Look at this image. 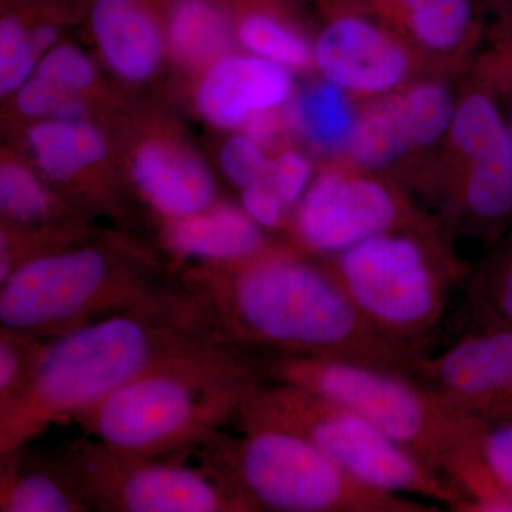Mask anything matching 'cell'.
<instances>
[{"instance_id": "cell-17", "label": "cell", "mask_w": 512, "mask_h": 512, "mask_svg": "<svg viewBox=\"0 0 512 512\" xmlns=\"http://www.w3.org/2000/svg\"><path fill=\"white\" fill-rule=\"evenodd\" d=\"M261 225L239 208L220 205L180 220L164 229L167 247L183 258L202 262H232L264 251Z\"/></svg>"}, {"instance_id": "cell-29", "label": "cell", "mask_w": 512, "mask_h": 512, "mask_svg": "<svg viewBox=\"0 0 512 512\" xmlns=\"http://www.w3.org/2000/svg\"><path fill=\"white\" fill-rule=\"evenodd\" d=\"M483 457L507 510L512 511V419L484 423Z\"/></svg>"}, {"instance_id": "cell-11", "label": "cell", "mask_w": 512, "mask_h": 512, "mask_svg": "<svg viewBox=\"0 0 512 512\" xmlns=\"http://www.w3.org/2000/svg\"><path fill=\"white\" fill-rule=\"evenodd\" d=\"M453 140L470 165L463 202L471 220L490 237L512 228V150L507 121L483 93L456 111Z\"/></svg>"}, {"instance_id": "cell-7", "label": "cell", "mask_w": 512, "mask_h": 512, "mask_svg": "<svg viewBox=\"0 0 512 512\" xmlns=\"http://www.w3.org/2000/svg\"><path fill=\"white\" fill-rule=\"evenodd\" d=\"M237 423L241 430L296 434L373 487L468 511L467 497L453 481L394 443L355 410L328 397L268 380L249 393Z\"/></svg>"}, {"instance_id": "cell-6", "label": "cell", "mask_w": 512, "mask_h": 512, "mask_svg": "<svg viewBox=\"0 0 512 512\" xmlns=\"http://www.w3.org/2000/svg\"><path fill=\"white\" fill-rule=\"evenodd\" d=\"M177 279L133 252L63 249L20 266L0 284V329L53 339L126 311Z\"/></svg>"}, {"instance_id": "cell-31", "label": "cell", "mask_w": 512, "mask_h": 512, "mask_svg": "<svg viewBox=\"0 0 512 512\" xmlns=\"http://www.w3.org/2000/svg\"><path fill=\"white\" fill-rule=\"evenodd\" d=\"M222 170L235 185L245 188L269 173L271 163L249 137H232L221 153Z\"/></svg>"}, {"instance_id": "cell-16", "label": "cell", "mask_w": 512, "mask_h": 512, "mask_svg": "<svg viewBox=\"0 0 512 512\" xmlns=\"http://www.w3.org/2000/svg\"><path fill=\"white\" fill-rule=\"evenodd\" d=\"M133 178L151 207L168 220H180L207 210L214 200V181L197 160L163 144L138 151Z\"/></svg>"}, {"instance_id": "cell-12", "label": "cell", "mask_w": 512, "mask_h": 512, "mask_svg": "<svg viewBox=\"0 0 512 512\" xmlns=\"http://www.w3.org/2000/svg\"><path fill=\"white\" fill-rule=\"evenodd\" d=\"M400 202L383 184L366 178L322 175L296 218L299 239L320 254L338 255L397 227Z\"/></svg>"}, {"instance_id": "cell-35", "label": "cell", "mask_w": 512, "mask_h": 512, "mask_svg": "<svg viewBox=\"0 0 512 512\" xmlns=\"http://www.w3.org/2000/svg\"><path fill=\"white\" fill-rule=\"evenodd\" d=\"M247 130L256 143L266 144L278 134L279 124L268 110L255 111L247 119Z\"/></svg>"}, {"instance_id": "cell-5", "label": "cell", "mask_w": 512, "mask_h": 512, "mask_svg": "<svg viewBox=\"0 0 512 512\" xmlns=\"http://www.w3.org/2000/svg\"><path fill=\"white\" fill-rule=\"evenodd\" d=\"M201 468L251 512H437L359 480L302 437L276 429L220 430L197 448Z\"/></svg>"}, {"instance_id": "cell-24", "label": "cell", "mask_w": 512, "mask_h": 512, "mask_svg": "<svg viewBox=\"0 0 512 512\" xmlns=\"http://www.w3.org/2000/svg\"><path fill=\"white\" fill-rule=\"evenodd\" d=\"M0 208L8 224L43 228L55 214V202L35 175L16 164L0 168Z\"/></svg>"}, {"instance_id": "cell-34", "label": "cell", "mask_w": 512, "mask_h": 512, "mask_svg": "<svg viewBox=\"0 0 512 512\" xmlns=\"http://www.w3.org/2000/svg\"><path fill=\"white\" fill-rule=\"evenodd\" d=\"M62 89L55 84L47 82L42 77L28 80L19 89L16 104L18 109L26 116H43V114L53 113L66 96Z\"/></svg>"}, {"instance_id": "cell-10", "label": "cell", "mask_w": 512, "mask_h": 512, "mask_svg": "<svg viewBox=\"0 0 512 512\" xmlns=\"http://www.w3.org/2000/svg\"><path fill=\"white\" fill-rule=\"evenodd\" d=\"M417 379L474 419H512V329L478 325L439 355L427 353Z\"/></svg>"}, {"instance_id": "cell-26", "label": "cell", "mask_w": 512, "mask_h": 512, "mask_svg": "<svg viewBox=\"0 0 512 512\" xmlns=\"http://www.w3.org/2000/svg\"><path fill=\"white\" fill-rule=\"evenodd\" d=\"M45 340L0 329V410L20 399L35 376Z\"/></svg>"}, {"instance_id": "cell-37", "label": "cell", "mask_w": 512, "mask_h": 512, "mask_svg": "<svg viewBox=\"0 0 512 512\" xmlns=\"http://www.w3.org/2000/svg\"><path fill=\"white\" fill-rule=\"evenodd\" d=\"M30 39H32L36 53L42 52V50L47 49V47H50L55 43L56 32L55 29L50 28V26H43V28L37 29Z\"/></svg>"}, {"instance_id": "cell-36", "label": "cell", "mask_w": 512, "mask_h": 512, "mask_svg": "<svg viewBox=\"0 0 512 512\" xmlns=\"http://www.w3.org/2000/svg\"><path fill=\"white\" fill-rule=\"evenodd\" d=\"M84 107L80 101L66 97L55 111L57 120L77 121L83 116Z\"/></svg>"}, {"instance_id": "cell-15", "label": "cell", "mask_w": 512, "mask_h": 512, "mask_svg": "<svg viewBox=\"0 0 512 512\" xmlns=\"http://www.w3.org/2000/svg\"><path fill=\"white\" fill-rule=\"evenodd\" d=\"M284 67L255 57H228L212 67L198 92L202 116L218 127L245 123L255 111L279 106L291 94Z\"/></svg>"}, {"instance_id": "cell-21", "label": "cell", "mask_w": 512, "mask_h": 512, "mask_svg": "<svg viewBox=\"0 0 512 512\" xmlns=\"http://www.w3.org/2000/svg\"><path fill=\"white\" fill-rule=\"evenodd\" d=\"M296 123L313 144L335 150L352 140L356 123L342 87L320 84L302 96L295 110Z\"/></svg>"}, {"instance_id": "cell-38", "label": "cell", "mask_w": 512, "mask_h": 512, "mask_svg": "<svg viewBox=\"0 0 512 512\" xmlns=\"http://www.w3.org/2000/svg\"><path fill=\"white\" fill-rule=\"evenodd\" d=\"M508 133H510V141H511V150H512V113L510 117V121H507Z\"/></svg>"}, {"instance_id": "cell-18", "label": "cell", "mask_w": 512, "mask_h": 512, "mask_svg": "<svg viewBox=\"0 0 512 512\" xmlns=\"http://www.w3.org/2000/svg\"><path fill=\"white\" fill-rule=\"evenodd\" d=\"M0 511L89 512L82 494L52 454L29 446L0 456Z\"/></svg>"}, {"instance_id": "cell-3", "label": "cell", "mask_w": 512, "mask_h": 512, "mask_svg": "<svg viewBox=\"0 0 512 512\" xmlns=\"http://www.w3.org/2000/svg\"><path fill=\"white\" fill-rule=\"evenodd\" d=\"M266 379L335 400L463 491L468 511H504L483 457L484 421L414 377L320 356H266Z\"/></svg>"}, {"instance_id": "cell-13", "label": "cell", "mask_w": 512, "mask_h": 512, "mask_svg": "<svg viewBox=\"0 0 512 512\" xmlns=\"http://www.w3.org/2000/svg\"><path fill=\"white\" fill-rule=\"evenodd\" d=\"M453 100L439 84H423L370 111L356 124L353 156L367 168L393 163L413 147L433 143L453 123Z\"/></svg>"}, {"instance_id": "cell-4", "label": "cell", "mask_w": 512, "mask_h": 512, "mask_svg": "<svg viewBox=\"0 0 512 512\" xmlns=\"http://www.w3.org/2000/svg\"><path fill=\"white\" fill-rule=\"evenodd\" d=\"M266 356L231 343L163 363L74 417L90 437L130 456L197 448L231 421L259 384Z\"/></svg>"}, {"instance_id": "cell-9", "label": "cell", "mask_w": 512, "mask_h": 512, "mask_svg": "<svg viewBox=\"0 0 512 512\" xmlns=\"http://www.w3.org/2000/svg\"><path fill=\"white\" fill-rule=\"evenodd\" d=\"M50 454L90 511L251 512L204 468L130 456L90 436L67 441Z\"/></svg>"}, {"instance_id": "cell-20", "label": "cell", "mask_w": 512, "mask_h": 512, "mask_svg": "<svg viewBox=\"0 0 512 512\" xmlns=\"http://www.w3.org/2000/svg\"><path fill=\"white\" fill-rule=\"evenodd\" d=\"M40 170L57 183H66L106 156V141L83 121H47L29 133Z\"/></svg>"}, {"instance_id": "cell-33", "label": "cell", "mask_w": 512, "mask_h": 512, "mask_svg": "<svg viewBox=\"0 0 512 512\" xmlns=\"http://www.w3.org/2000/svg\"><path fill=\"white\" fill-rule=\"evenodd\" d=\"M311 163L298 153L282 154L278 160L271 163L269 177L274 180L285 207L298 201L302 191L305 190L309 178H311Z\"/></svg>"}, {"instance_id": "cell-32", "label": "cell", "mask_w": 512, "mask_h": 512, "mask_svg": "<svg viewBox=\"0 0 512 512\" xmlns=\"http://www.w3.org/2000/svg\"><path fill=\"white\" fill-rule=\"evenodd\" d=\"M242 207L262 228L279 227L286 210L281 194L269 174L244 188Z\"/></svg>"}, {"instance_id": "cell-8", "label": "cell", "mask_w": 512, "mask_h": 512, "mask_svg": "<svg viewBox=\"0 0 512 512\" xmlns=\"http://www.w3.org/2000/svg\"><path fill=\"white\" fill-rule=\"evenodd\" d=\"M330 268L377 330L417 346L439 326L464 279L461 266L420 238L392 231L340 252Z\"/></svg>"}, {"instance_id": "cell-28", "label": "cell", "mask_w": 512, "mask_h": 512, "mask_svg": "<svg viewBox=\"0 0 512 512\" xmlns=\"http://www.w3.org/2000/svg\"><path fill=\"white\" fill-rule=\"evenodd\" d=\"M36 50L32 39L18 20L0 23V92L8 94L28 82L35 66Z\"/></svg>"}, {"instance_id": "cell-27", "label": "cell", "mask_w": 512, "mask_h": 512, "mask_svg": "<svg viewBox=\"0 0 512 512\" xmlns=\"http://www.w3.org/2000/svg\"><path fill=\"white\" fill-rule=\"evenodd\" d=\"M242 42L269 62L302 67L308 64L309 47L291 30L262 15H252L239 29Z\"/></svg>"}, {"instance_id": "cell-22", "label": "cell", "mask_w": 512, "mask_h": 512, "mask_svg": "<svg viewBox=\"0 0 512 512\" xmlns=\"http://www.w3.org/2000/svg\"><path fill=\"white\" fill-rule=\"evenodd\" d=\"M171 40L184 59L205 62L227 49V22L207 0H181L171 19Z\"/></svg>"}, {"instance_id": "cell-30", "label": "cell", "mask_w": 512, "mask_h": 512, "mask_svg": "<svg viewBox=\"0 0 512 512\" xmlns=\"http://www.w3.org/2000/svg\"><path fill=\"white\" fill-rule=\"evenodd\" d=\"M39 76L67 93L89 87L96 73L92 62L80 50L72 46H60L47 53L42 60Z\"/></svg>"}, {"instance_id": "cell-23", "label": "cell", "mask_w": 512, "mask_h": 512, "mask_svg": "<svg viewBox=\"0 0 512 512\" xmlns=\"http://www.w3.org/2000/svg\"><path fill=\"white\" fill-rule=\"evenodd\" d=\"M467 295L477 325L512 329V235L470 279Z\"/></svg>"}, {"instance_id": "cell-25", "label": "cell", "mask_w": 512, "mask_h": 512, "mask_svg": "<svg viewBox=\"0 0 512 512\" xmlns=\"http://www.w3.org/2000/svg\"><path fill=\"white\" fill-rule=\"evenodd\" d=\"M424 45L448 49L457 45L471 22L468 0H399Z\"/></svg>"}, {"instance_id": "cell-14", "label": "cell", "mask_w": 512, "mask_h": 512, "mask_svg": "<svg viewBox=\"0 0 512 512\" xmlns=\"http://www.w3.org/2000/svg\"><path fill=\"white\" fill-rule=\"evenodd\" d=\"M316 62L330 83L357 92H383L402 82L407 57L389 37L365 20H336L316 47Z\"/></svg>"}, {"instance_id": "cell-19", "label": "cell", "mask_w": 512, "mask_h": 512, "mask_svg": "<svg viewBox=\"0 0 512 512\" xmlns=\"http://www.w3.org/2000/svg\"><path fill=\"white\" fill-rule=\"evenodd\" d=\"M94 35L110 66L130 80H144L160 63L161 36L137 0H97Z\"/></svg>"}, {"instance_id": "cell-1", "label": "cell", "mask_w": 512, "mask_h": 512, "mask_svg": "<svg viewBox=\"0 0 512 512\" xmlns=\"http://www.w3.org/2000/svg\"><path fill=\"white\" fill-rule=\"evenodd\" d=\"M181 279L227 342L264 356H320L419 375L423 346L400 342L362 315L330 265L264 251L202 262ZM419 380V379H417Z\"/></svg>"}, {"instance_id": "cell-2", "label": "cell", "mask_w": 512, "mask_h": 512, "mask_svg": "<svg viewBox=\"0 0 512 512\" xmlns=\"http://www.w3.org/2000/svg\"><path fill=\"white\" fill-rule=\"evenodd\" d=\"M229 343L177 279L126 311L45 340L29 389L0 410V456L74 420L154 367ZM232 345V343H231Z\"/></svg>"}]
</instances>
